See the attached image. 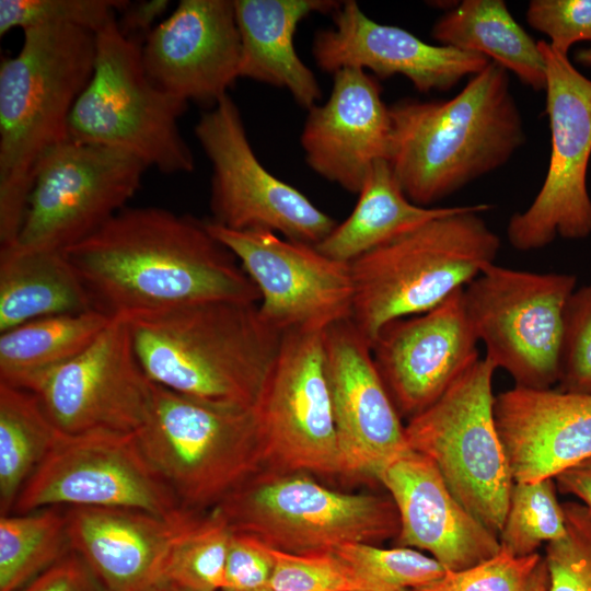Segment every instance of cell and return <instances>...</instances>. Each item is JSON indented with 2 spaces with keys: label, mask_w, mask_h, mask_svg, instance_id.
I'll use <instances>...</instances> for the list:
<instances>
[{
  "label": "cell",
  "mask_w": 591,
  "mask_h": 591,
  "mask_svg": "<svg viewBox=\"0 0 591 591\" xmlns=\"http://www.w3.org/2000/svg\"><path fill=\"white\" fill-rule=\"evenodd\" d=\"M554 479L559 493L579 499L591 509V457L557 474Z\"/></svg>",
  "instance_id": "obj_45"
},
{
  "label": "cell",
  "mask_w": 591,
  "mask_h": 591,
  "mask_svg": "<svg viewBox=\"0 0 591 591\" xmlns=\"http://www.w3.org/2000/svg\"><path fill=\"white\" fill-rule=\"evenodd\" d=\"M332 16L333 26L318 31L312 44L316 65L327 72L356 67L379 78L401 74L429 93L448 91L490 62L483 55L431 45L402 27L380 24L352 0L341 1Z\"/></svg>",
  "instance_id": "obj_21"
},
{
  "label": "cell",
  "mask_w": 591,
  "mask_h": 591,
  "mask_svg": "<svg viewBox=\"0 0 591 591\" xmlns=\"http://www.w3.org/2000/svg\"><path fill=\"white\" fill-rule=\"evenodd\" d=\"M257 287L259 313L274 329L325 331L350 318L354 282L348 263L315 246L267 231H235L205 221Z\"/></svg>",
  "instance_id": "obj_16"
},
{
  "label": "cell",
  "mask_w": 591,
  "mask_h": 591,
  "mask_svg": "<svg viewBox=\"0 0 591 591\" xmlns=\"http://www.w3.org/2000/svg\"><path fill=\"white\" fill-rule=\"evenodd\" d=\"M154 591H183V590L170 588V587H159Z\"/></svg>",
  "instance_id": "obj_48"
},
{
  "label": "cell",
  "mask_w": 591,
  "mask_h": 591,
  "mask_svg": "<svg viewBox=\"0 0 591 591\" xmlns=\"http://www.w3.org/2000/svg\"><path fill=\"white\" fill-rule=\"evenodd\" d=\"M399 519L395 546L427 553L461 570L500 551L499 537L452 495L433 463L410 448L378 476Z\"/></svg>",
  "instance_id": "obj_22"
},
{
  "label": "cell",
  "mask_w": 591,
  "mask_h": 591,
  "mask_svg": "<svg viewBox=\"0 0 591 591\" xmlns=\"http://www.w3.org/2000/svg\"><path fill=\"white\" fill-rule=\"evenodd\" d=\"M441 45L475 53L513 72L535 91L546 89V63L535 42L502 0H464L439 18L431 31Z\"/></svg>",
  "instance_id": "obj_28"
},
{
  "label": "cell",
  "mask_w": 591,
  "mask_h": 591,
  "mask_svg": "<svg viewBox=\"0 0 591 591\" xmlns=\"http://www.w3.org/2000/svg\"><path fill=\"white\" fill-rule=\"evenodd\" d=\"M577 277L487 266L463 289L467 316L485 357L514 386L545 390L558 383L567 302Z\"/></svg>",
  "instance_id": "obj_10"
},
{
  "label": "cell",
  "mask_w": 591,
  "mask_h": 591,
  "mask_svg": "<svg viewBox=\"0 0 591 591\" xmlns=\"http://www.w3.org/2000/svg\"><path fill=\"white\" fill-rule=\"evenodd\" d=\"M274 548L257 537L232 531L222 591H271Z\"/></svg>",
  "instance_id": "obj_42"
},
{
  "label": "cell",
  "mask_w": 591,
  "mask_h": 591,
  "mask_svg": "<svg viewBox=\"0 0 591 591\" xmlns=\"http://www.w3.org/2000/svg\"><path fill=\"white\" fill-rule=\"evenodd\" d=\"M495 371L479 358L407 420L405 433L408 447L433 463L462 506L499 535L514 482L495 419Z\"/></svg>",
  "instance_id": "obj_9"
},
{
  "label": "cell",
  "mask_w": 591,
  "mask_h": 591,
  "mask_svg": "<svg viewBox=\"0 0 591 591\" xmlns=\"http://www.w3.org/2000/svg\"><path fill=\"white\" fill-rule=\"evenodd\" d=\"M212 511L232 531L291 554L328 552L350 543L378 545L399 531L390 496L335 490L301 472L263 468Z\"/></svg>",
  "instance_id": "obj_7"
},
{
  "label": "cell",
  "mask_w": 591,
  "mask_h": 591,
  "mask_svg": "<svg viewBox=\"0 0 591 591\" xmlns=\"http://www.w3.org/2000/svg\"><path fill=\"white\" fill-rule=\"evenodd\" d=\"M60 436L34 393L0 383V515L12 512Z\"/></svg>",
  "instance_id": "obj_31"
},
{
  "label": "cell",
  "mask_w": 591,
  "mask_h": 591,
  "mask_svg": "<svg viewBox=\"0 0 591 591\" xmlns=\"http://www.w3.org/2000/svg\"><path fill=\"white\" fill-rule=\"evenodd\" d=\"M90 310L63 252L0 247V333L36 318Z\"/></svg>",
  "instance_id": "obj_27"
},
{
  "label": "cell",
  "mask_w": 591,
  "mask_h": 591,
  "mask_svg": "<svg viewBox=\"0 0 591 591\" xmlns=\"http://www.w3.org/2000/svg\"><path fill=\"white\" fill-rule=\"evenodd\" d=\"M49 507L183 509L146 457L136 432L62 434L27 480L11 513Z\"/></svg>",
  "instance_id": "obj_15"
},
{
  "label": "cell",
  "mask_w": 591,
  "mask_h": 591,
  "mask_svg": "<svg viewBox=\"0 0 591 591\" xmlns=\"http://www.w3.org/2000/svg\"><path fill=\"white\" fill-rule=\"evenodd\" d=\"M0 65V245L16 242L36 166L70 139L71 111L95 63L96 34L71 25L23 31Z\"/></svg>",
  "instance_id": "obj_4"
},
{
  "label": "cell",
  "mask_w": 591,
  "mask_h": 591,
  "mask_svg": "<svg viewBox=\"0 0 591 591\" xmlns=\"http://www.w3.org/2000/svg\"><path fill=\"white\" fill-rule=\"evenodd\" d=\"M95 34L94 70L71 111L70 139L123 150L165 174L194 171L177 123L187 103L152 83L142 43L120 33L116 14Z\"/></svg>",
  "instance_id": "obj_8"
},
{
  "label": "cell",
  "mask_w": 591,
  "mask_h": 591,
  "mask_svg": "<svg viewBox=\"0 0 591 591\" xmlns=\"http://www.w3.org/2000/svg\"><path fill=\"white\" fill-rule=\"evenodd\" d=\"M124 318L152 383L245 407L257 403L282 337L263 320L258 303L205 301Z\"/></svg>",
  "instance_id": "obj_3"
},
{
  "label": "cell",
  "mask_w": 591,
  "mask_h": 591,
  "mask_svg": "<svg viewBox=\"0 0 591 591\" xmlns=\"http://www.w3.org/2000/svg\"><path fill=\"white\" fill-rule=\"evenodd\" d=\"M556 491L554 478L513 483L498 535L501 548L514 556H529L565 535V515Z\"/></svg>",
  "instance_id": "obj_34"
},
{
  "label": "cell",
  "mask_w": 591,
  "mask_h": 591,
  "mask_svg": "<svg viewBox=\"0 0 591 591\" xmlns=\"http://www.w3.org/2000/svg\"><path fill=\"white\" fill-rule=\"evenodd\" d=\"M389 109L387 162L421 207L501 167L525 143L509 72L491 60L450 100H402Z\"/></svg>",
  "instance_id": "obj_2"
},
{
  "label": "cell",
  "mask_w": 591,
  "mask_h": 591,
  "mask_svg": "<svg viewBox=\"0 0 591 591\" xmlns=\"http://www.w3.org/2000/svg\"><path fill=\"white\" fill-rule=\"evenodd\" d=\"M140 447L179 506L202 513L264 468L255 407L206 402L154 384Z\"/></svg>",
  "instance_id": "obj_6"
},
{
  "label": "cell",
  "mask_w": 591,
  "mask_h": 591,
  "mask_svg": "<svg viewBox=\"0 0 591 591\" xmlns=\"http://www.w3.org/2000/svg\"><path fill=\"white\" fill-rule=\"evenodd\" d=\"M241 54L231 0H181L141 46L143 69L155 86L211 107L240 78Z\"/></svg>",
  "instance_id": "obj_20"
},
{
  "label": "cell",
  "mask_w": 591,
  "mask_h": 591,
  "mask_svg": "<svg viewBox=\"0 0 591 591\" xmlns=\"http://www.w3.org/2000/svg\"><path fill=\"white\" fill-rule=\"evenodd\" d=\"M332 551L373 591L417 590L445 571L431 556L409 547L383 548L375 544L350 543Z\"/></svg>",
  "instance_id": "obj_35"
},
{
  "label": "cell",
  "mask_w": 591,
  "mask_h": 591,
  "mask_svg": "<svg viewBox=\"0 0 591 591\" xmlns=\"http://www.w3.org/2000/svg\"><path fill=\"white\" fill-rule=\"evenodd\" d=\"M495 419L513 482L554 478L591 457V394L512 387Z\"/></svg>",
  "instance_id": "obj_25"
},
{
  "label": "cell",
  "mask_w": 591,
  "mask_h": 591,
  "mask_svg": "<svg viewBox=\"0 0 591 591\" xmlns=\"http://www.w3.org/2000/svg\"><path fill=\"white\" fill-rule=\"evenodd\" d=\"M231 534L218 513L201 514L174 544L158 588L222 591Z\"/></svg>",
  "instance_id": "obj_33"
},
{
  "label": "cell",
  "mask_w": 591,
  "mask_h": 591,
  "mask_svg": "<svg viewBox=\"0 0 591 591\" xmlns=\"http://www.w3.org/2000/svg\"><path fill=\"white\" fill-rule=\"evenodd\" d=\"M547 588H548V575H547V569L543 559L536 575L533 591H547Z\"/></svg>",
  "instance_id": "obj_46"
},
{
  "label": "cell",
  "mask_w": 591,
  "mask_h": 591,
  "mask_svg": "<svg viewBox=\"0 0 591 591\" xmlns=\"http://www.w3.org/2000/svg\"><path fill=\"white\" fill-rule=\"evenodd\" d=\"M127 0H0V35L53 25H71L96 33Z\"/></svg>",
  "instance_id": "obj_37"
},
{
  "label": "cell",
  "mask_w": 591,
  "mask_h": 591,
  "mask_svg": "<svg viewBox=\"0 0 591 591\" xmlns=\"http://www.w3.org/2000/svg\"><path fill=\"white\" fill-rule=\"evenodd\" d=\"M463 289L425 313L389 322L371 344L375 368L402 418L432 405L480 358Z\"/></svg>",
  "instance_id": "obj_18"
},
{
  "label": "cell",
  "mask_w": 591,
  "mask_h": 591,
  "mask_svg": "<svg viewBox=\"0 0 591 591\" xmlns=\"http://www.w3.org/2000/svg\"><path fill=\"white\" fill-rule=\"evenodd\" d=\"M546 63V113L551 157L543 185L532 204L509 219L512 247L529 252L556 236L584 239L591 233V198L587 187L591 157V80L567 55L538 40Z\"/></svg>",
  "instance_id": "obj_12"
},
{
  "label": "cell",
  "mask_w": 591,
  "mask_h": 591,
  "mask_svg": "<svg viewBox=\"0 0 591 591\" xmlns=\"http://www.w3.org/2000/svg\"><path fill=\"white\" fill-rule=\"evenodd\" d=\"M341 475L370 477L409 449L405 425L350 318L324 331Z\"/></svg>",
  "instance_id": "obj_19"
},
{
  "label": "cell",
  "mask_w": 591,
  "mask_h": 591,
  "mask_svg": "<svg viewBox=\"0 0 591 591\" xmlns=\"http://www.w3.org/2000/svg\"><path fill=\"white\" fill-rule=\"evenodd\" d=\"M147 169L119 149L71 139L57 144L36 166L14 244L63 252L88 239L126 208Z\"/></svg>",
  "instance_id": "obj_11"
},
{
  "label": "cell",
  "mask_w": 591,
  "mask_h": 591,
  "mask_svg": "<svg viewBox=\"0 0 591 591\" xmlns=\"http://www.w3.org/2000/svg\"><path fill=\"white\" fill-rule=\"evenodd\" d=\"M112 320L90 310L36 318L0 333V383L26 389L84 351Z\"/></svg>",
  "instance_id": "obj_30"
},
{
  "label": "cell",
  "mask_w": 591,
  "mask_h": 591,
  "mask_svg": "<svg viewBox=\"0 0 591 591\" xmlns=\"http://www.w3.org/2000/svg\"><path fill=\"white\" fill-rule=\"evenodd\" d=\"M542 560L540 553L514 556L500 548L468 568L445 570L439 579L415 591H533Z\"/></svg>",
  "instance_id": "obj_39"
},
{
  "label": "cell",
  "mask_w": 591,
  "mask_h": 591,
  "mask_svg": "<svg viewBox=\"0 0 591 591\" xmlns=\"http://www.w3.org/2000/svg\"><path fill=\"white\" fill-rule=\"evenodd\" d=\"M63 253L92 310L111 318L205 301L260 300L206 222L159 207H126Z\"/></svg>",
  "instance_id": "obj_1"
},
{
  "label": "cell",
  "mask_w": 591,
  "mask_h": 591,
  "mask_svg": "<svg viewBox=\"0 0 591 591\" xmlns=\"http://www.w3.org/2000/svg\"><path fill=\"white\" fill-rule=\"evenodd\" d=\"M271 591H373L333 551L291 554L274 549Z\"/></svg>",
  "instance_id": "obj_38"
},
{
  "label": "cell",
  "mask_w": 591,
  "mask_h": 591,
  "mask_svg": "<svg viewBox=\"0 0 591 591\" xmlns=\"http://www.w3.org/2000/svg\"><path fill=\"white\" fill-rule=\"evenodd\" d=\"M333 74L328 100L308 109L301 146L315 173L358 194L373 164L387 161L390 109L378 80L366 70L346 67Z\"/></svg>",
  "instance_id": "obj_23"
},
{
  "label": "cell",
  "mask_w": 591,
  "mask_h": 591,
  "mask_svg": "<svg viewBox=\"0 0 591 591\" xmlns=\"http://www.w3.org/2000/svg\"><path fill=\"white\" fill-rule=\"evenodd\" d=\"M558 385L591 394V285L576 289L566 305Z\"/></svg>",
  "instance_id": "obj_40"
},
{
  "label": "cell",
  "mask_w": 591,
  "mask_h": 591,
  "mask_svg": "<svg viewBox=\"0 0 591 591\" xmlns=\"http://www.w3.org/2000/svg\"><path fill=\"white\" fill-rule=\"evenodd\" d=\"M525 16L564 55L578 42H591V0H533Z\"/></svg>",
  "instance_id": "obj_41"
},
{
  "label": "cell",
  "mask_w": 591,
  "mask_h": 591,
  "mask_svg": "<svg viewBox=\"0 0 591 591\" xmlns=\"http://www.w3.org/2000/svg\"><path fill=\"white\" fill-rule=\"evenodd\" d=\"M195 136L210 161L211 222L235 231H267L316 246L337 225L296 187L257 159L229 94L204 113Z\"/></svg>",
  "instance_id": "obj_13"
},
{
  "label": "cell",
  "mask_w": 591,
  "mask_h": 591,
  "mask_svg": "<svg viewBox=\"0 0 591 591\" xmlns=\"http://www.w3.org/2000/svg\"><path fill=\"white\" fill-rule=\"evenodd\" d=\"M71 551L67 508L0 517V591H20Z\"/></svg>",
  "instance_id": "obj_32"
},
{
  "label": "cell",
  "mask_w": 591,
  "mask_h": 591,
  "mask_svg": "<svg viewBox=\"0 0 591 591\" xmlns=\"http://www.w3.org/2000/svg\"><path fill=\"white\" fill-rule=\"evenodd\" d=\"M566 533L545 545L547 591H591V509L580 501L561 503Z\"/></svg>",
  "instance_id": "obj_36"
},
{
  "label": "cell",
  "mask_w": 591,
  "mask_h": 591,
  "mask_svg": "<svg viewBox=\"0 0 591 591\" xmlns=\"http://www.w3.org/2000/svg\"><path fill=\"white\" fill-rule=\"evenodd\" d=\"M358 194L349 217L315 246L326 256L348 264L453 208L421 207L412 202L386 160L373 164Z\"/></svg>",
  "instance_id": "obj_29"
},
{
  "label": "cell",
  "mask_w": 591,
  "mask_h": 591,
  "mask_svg": "<svg viewBox=\"0 0 591 591\" xmlns=\"http://www.w3.org/2000/svg\"><path fill=\"white\" fill-rule=\"evenodd\" d=\"M403 591H415V590H403Z\"/></svg>",
  "instance_id": "obj_49"
},
{
  "label": "cell",
  "mask_w": 591,
  "mask_h": 591,
  "mask_svg": "<svg viewBox=\"0 0 591 591\" xmlns=\"http://www.w3.org/2000/svg\"><path fill=\"white\" fill-rule=\"evenodd\" d=\"M334 0H233L241 37L240 78L286 89L310 109L322 95L313 71L294 47L298 24L313 12L333 13Z\"/></svg>",
  "instance_id": "obj_26"
},
{
  "label": "cell",
  "mask_w": 591,
  "mask_h": 591,
  "mask_svg": "<svg viewBox=\"0 0 591 591\" xmlns=\"http://www.w3.org/2000/svg\"><path fill=\"white\" fill-rule=\"evenodd\" d=\"M576 60L587 67H591V45L576 53Z\"/></svg>",
  "instance_id": "obj_47"
},
{
  "label": "cell",
  "mask_w": 591,
  "mask_h": 591,
  "mask_svg": "<svg viewBox=\"0 0 591 591\" xmlns=\"http://www.w3.org/2000/svg\"><path fill=\"white\" fill-rule=\"evenodd\" d=\"M169 5V0L127 1L116 14L117 26L127 38L142 43Z\"/></svg>",
  "instance_id": "obj_44"
},
{
  "label": "cell",
  "mask_w": 591,
  "mask_h": 591,
  "mask_svg": "<svg viewBox=\"0 0 591 591\" xmlns=\"http://www.w3.org/2000/svg\"><path fill=\"white\" fill-rule=\"evenodd\" d=\"M202 513L160 515L130 508H67L71 549L105 591H154L177 540Z\"/></svg>",
  "instance_id": "obj_24"
},
{
  "label": "cell",
  "mask_w": 591,
  "mask_h": 591,
  "mask_svg": "<svg viewBox=\"0 0 591 591\" xmlns=\"http://www.w3.org/2000/svg\"><path fill=\"white\" fill-rule=\"evenodd\" d=\"M324 331L285 332L255 404L264 468L341 475Z\"/></svg>",
  "instance_id": "obj_14"
},
{
  "label": "cell",
  "mask_w": 591,
  "mask_h": 591,
  "mask_svg": "<svg viewBox=\"0 0 591 591\" xmlns=\"http://www.w3.org/2000/svg\"><path fill=\"white\" fill-rule=\"evenodd\" d=\"M153 389L126 320L115 317L84 351L24 390L37 396L62 434L71 436L137 432L147 419Z\"/></svg>",
  "instance_id": "obj_17"
},
{
  "label": "cell",
  "mask_w": 591,
  "mask_h": 591,
  "mask_svg": "<svg viewBox=\"0 0 591 591\" xmlns=\"http://www.w3.org/2000/svg\"><path fill=\"white\" fill-rule=\"evenodd\" d=\"M20 591H105L88 564L70 551Z\"/></svg>",
  "instance_id": "obj_43"
},
{
  "label": "cell",
  "mask_w": 591,
  "mask_h": 591,
  "mask_svg": "<svg viewBox=\"0 0 591 591\" xmlns=\"http://www.w3.org/2000/svg\"><path fill=\"white\" fill-rule=\"evenodd\" d=\"M489 209L454 206L349 263L350 320L370 346L385 324L436 308L495 263L501 241L480 217Z\"/></svg>",
  "instance_id": "obj_5"
}]
</instances>
